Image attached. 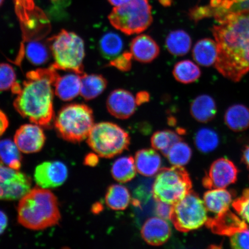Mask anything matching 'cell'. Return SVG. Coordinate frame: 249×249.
Segmentation results:
<instances>
[{"label": "cell", "instance_id": "1", "mask_svg": "<svg viewBox=\"0 0 249 249\" xmlns=\"http://www.w3.org/2000/svg\"><path fill=\"white\" fill-rule=\"evenodd\" d=\"M217 23L212 30L218 51L214 65L224 77L239 82L249 72V11L229 13Z\"/></svg>", "mask_w": 249, "mask_h": 249}, {"label": "cell", "instance_id": "2", "mask_svg": "<svg viewBox=\"0 0 249 249\" xmlns=\"http://www.w3.org/2000/svg\"><path fill=\"white\" fill-rule=\"evenodd\" d=\"M52 67L31 71L22 86L16 83L12 91L17 97L14 107L21 116L40 126H46L54 117L53 89L59 74Z\"/></svg>", "mask_w": 249, "mask_h": 249}, {"label": "cell", "instance_id": "3", "mask_svg": "<svg viewBox=\"0 0 249 249\" xmlns=\"http://www.w3.org/2000/svg\"><path fill=\"white\" fill-rule=\"evenodd\" d=\"M18 218L21 225L37 231L57 225L61 219L57 198L49 190L36 187L20 199Z\"/></svg>", "mask_w": 249, "mask_h": 249}, {"label": "cell", "instance_id": "4", "mask_svg": "<svg viewBox=\"0 0 249 249\" xmlns=\"http://www.w3.org/2000/svg\"><path fill=\"white\" fill-rule=\"evenodd\" d=\"M56 70L71 71L80 75L84 72L83 61L85 57L84 40L76 33L62 30L57 35L48 39Z\"/></svg>", "mask_w": 249, "mask_h": 249}, {"label": "cell", "instance_id": "5", "mask_svg": "<svg viewBox=\"0 0 249 249\" xmlns=\"http://www.w3.org/2000/svg\"><path fill=\"white\" fill-rule=\"evenodd\" d=\"M94 125V116L88 105L73 104L65 106L55 121L58 135L68 142L77 143L85 140Z\"/></svg>", "mask_w": 249, "mask_h": 249}, {"label": "cell", "instance_id": "6", "mask_svg": "<svg viewBox=\"0 0 249 249\" xmlns=\"http://www.w3.org/2000/svg\"><path fill=\"white\" fill-rule=\"evenodd\" d=\"M192 188L188 171L182 166H174L158 171L152 192L156 201L173 205L184 198Z\"/></svg>", "mask_w": 249, "mask_h": 249}, {"label": "cell", "instance_id": "7", "mask_svg": "<svg viewBox=\"0 0 249 249\" xmlns=\"http://www.w3.org/2000/svg\"><path fill=\"white\" fill-rule=\"evenodd\" d=\"M108 18L112 26L128 36L143 32L153 21L149 0H130L114 8Z\"/></svg>", "mask_w": 249, "mask_h": 249}, {"label": "cell", "instance_id": "8", "mask_svg": "<svg viewBox=\"0 0 249 249\" xmlns=\"http://www.w3.org/2000/svg\"><path fill=\"white\" fill-rule=\"evenodd\" d=\"M129 134L118 124L104 122L94 124L87 143L99 157L112 158L126 150L130 144Z\"/></svg>", "mask_w": 249, "mask_h": 249}, {"label": "cell", "instance_id": "9", "mask_svg": "<svg viewBox=\"0 0 249 249\" xmlns=\"http://www.w3.org/2000/svg\"><path fill=\"white\" fill-rule=\"evenodd\" d=\"M204 201L194 191L173 205L170 219L175 228L182 232L200 229L208 219Z\"/></svg>", "mask_w": 249, "mask_h": 249}, {"label": "cell", "instance_id": "10", "mask_svg": "<svg viewBox=\"0 0 249 249\" xmlns=\"http://www.w3.org/2000/svg\"><path fill=\"white\" fill-rule=\"evenodd\" d=\"M31 179L24 173L0 163V199H20L31 190Z\"/></svg>", "mask_w": 249, "mask_h": 249}, {"label": "cell", "instance_id": "11", "mask_svg": "<svg viewBox=\"0 0 249 249\" xmlns=\"http://www.w3.org/2000/svg\"><path fill=\"white\" fill-rule=\"evenodd\" d=\"M238 173L237 167L229 159H218L211 165L202 179V185L210 190L225 189L236 181Z\"/></svg>", "mask_w": 249, "mask_h": 249}, {"label": "cell", "instance_id": "12", "mask_svg": "<svg viewBox=\"0 0 249 249\" xmlns=\"http://www.w3.org/2000/svg\"><path fill=\"white\" fill-rule=\"evenodd\" d=\"M68 175L67 167L61 161H45L36 167L34 179L40 188H55L63 184Z\"/></svg>", "mask_w": 249, "mask_h": 249}, {"label": "cell", "instance_id": "13", "mask_svg": "<svg viewBox=\"0 0 249 249\" xmlns=\"http://www.w3.org/2000/svg\"><path fill=\"white\" fill-rule=\"evenodd\" d=\"M45 141L46 136L41 127L33 123L20 126L14 136L16 145L24 154H33L40 151Z\"/></svg>", "mask_w": 249, "mask_h": 249}, {"label": "cell", "instance_id": "14", "mask_svg": "<svg viewBox=\"0 0 249 249\" xmlns=\"http://www.w3.org/2000/svg\"><path fill=\"white\" fill-rule=\"evenodd\" d=\"M215 234L231 236L248 227L247 222L229 209L208 217L205 224Z\"/></svg>", "mask_w": 249, "mask_h": 249}, {"label": "cell", "instance_id": "15", "mask_svg": "<svg viewBox=\"0 0 249 249\" xmlns=\"http://www.w3.org/2000/svg\"><path fill=\"white\" fill-rule=\"evenodd\" d=\"M137 106L135 96L124 89H114L109 94L107 101L109 113L121 120H126L132 116Z\"/></svg>", "mask_w": 249, "mask_h": 249}, {"label": "cell", "instance_id": "16", "mask_svg": "<svg viewBox=\"0 0 249 249\" xmlns=\"http://www.w3.org/2000/svg\"><path fill=\"white\" fill-rule=\"evenodd\" d=\"M142 238L148 244L159 247L165 244L170 238L171 230L169 224L162 218H149L143 225Z\"/></svg>", "mask_w": 249, "mask_h": 249}, {"label": "cell", "instance_id": "17", "mask_svg": "<svg viewBox=\"0 0 249 249\" xmlns=\"http://www.w3.org/2000/svg\"><path fill=\"white\" fill-rule=\"evenodd\" d=\"M133 58L142 63H149L160 53V46L151 36L141 34L132 40L130 45Z\"/></svg>", "mask_w": 249, "mask_h": 249}, {"label": "cell", "instance_id": "18", "mask_svg": "<svg viewBox=\"0 0 249 249\" xmlns=\"http://www.w3.org/2000/svg\"><path fill=\"white\" fill-rule=\"evenodd\" d=\"M190 112L193 118L198 122L209 123L213 120L217 113L216 102L209 95H198L191 103Z\"/></svg>", "mask_w": 249, "mask_h": 249}, {"label": "cell", "instance_id": "19", "mask_svg": "<svg viewBox=\"0 0 249 249\" xmlns=\"http://www.w3.org/2000/svg\"><path fill=\"white\" fill-rule=\"evenodd\" d=\"M235 194L225 189H211L205 192L203 201L207 211L217 214L229 209Z\"/></svg>", "mask_w": 249, "mask_h": 249}, {"label": "cell", "instance_id": "20", "mask_svg": "<svg viewBox=\"0 0 249 249\" xmlns=\"http://www.w3.org/2000/svg\"><path fill=\"white\" fill-rule=\"evenodd\" d=\"M137 171L142 176L152 177L160 169L161 159L153 149H142L136 152L135 157Z\"/></svg>", "mask_w": 249, "mask_h": 249}, {"label": "cell", "instance_id": "21", "mask_svg": "<svg viewBox=\"0 0 249 249\" xmlns=\"http://www.w3.org/2000/svg\"><path fill=\"white\" fill-rule=\"evenodd\" d=\"M81 77L75 73L58 76L54 83L55 93L63 101H70L80 92Z\"/></svg>", "mask_w": 249, "mask_h": 249}, {"label": "cell", "instance_id": "22", "mask_svg": "<svg viewBox=\"0 0 249 249\" xmlns=\"http://www.w3.org/2000/svg\"><path fill=\"white\" fill-rule=\"evenodd\" d=\"M15 11L24 29L36 26L38 20H46L42 12L36 7L34 0H14Z\"/></svg>", "mask_w": 249, "mask_h": 249}, {"label": "cell", "instance_id": "23", "mask_svg": "<svg viewBox=\"0 0 249 249\" xmlns=\"http://www.w3.org/2000/svg\"><path fill=\"white\" fill-rule=\"evenodd\" d=\"M80 77V93L86 101L97 98L107 88V81L102 74L83 73Z\"/></svg>", "mask_w": 249, "mask_h": 249}, {"label": "cell", "instance_id": "24", "mask_svg": "<svg viewBox=\"0 0 249 249\" xmlns=\"http://www.w3.org/2000/svg\"><path fill=\"white\" fill-rule=\"evenodd\" d=\"M193 58L196 63L208 67L215 64L218 55L215 40L204 38L196 42L192 51Z\"/></svg>", "mask_w": 249, "mask_h": 249}, {"label": "cell", "instance_id": "25", "mask_svg": "<svg viewBox=\"0 0 249 249\" xmlns=\"http://www.w3.org/2000/svg\"><path fill=\"white\" fill-rule=\"evenodd\" d=\"M224 120L227 126L232 131H244L249 127V108L242 104L231 105L227 109Z\"/></svg>", "mask_w": 249, "mask_h": 249}, {"label": "cell", "instance_id": "26", "mask_svg": "<svg viewBox=\"0 0 249 249\" xmlns=\"http://www.w3.org/2000/svg\"><path fill=\"white\" fill-rule=\"evenodd\" d=\"M165 43L171 54L180 57L188 54L191 48L192 39L185 31L176 30L168 34Z\"/></svg>", "mask_w": 249, "mask_h": 249}, {"label": "cell", "instance_id": "27", "mask_svg": "<svg viewBox=\"0 0 249 249\" xmlns=\"http://www.w3.org/2000/svg\"><path fill=\"white\" fill-rule=\"evenodd\" d=\"M105 201L107 207L112 210H124L129 204L130 193L128 189L124 186L112 185L107 190Z\"/></svg>", "mask_w": 249, "mask_h": 249}, {"label": "cell", "instance_id": "28", "mask_svg": "<svg viewBox=\"0 0 249 249\" xmlns=\"http://www.w3.org/2000/svg\"><path fill=\"white\" fill-rule=\"evenodd\" d=\"M135 160L132 157L118 159L112 166L111 173L114 179L121 183L132 180L136 175Z\"/></svg>", "mask_w": 249, "mask_h": 249}, {"label": "cell", "instance_id": "29", "mask_svg": "<svg viewBox=\"0 0 249 249\" xmlns=\"http://www.w3.org/2000/svg\"><path fill=\"white\" fill-rule=\"evenodd\" d=\"M21 151L15 142L9 139L0 140V163L17 170L21 166Z\"/></svg>", "mask_w": 249, "mask_h": 249}, {"label": "cell", "instance_id": "30", "mask_svg": "<svg viewBox=\"0 0 249 249\" xmlns=\"http://www.w3.org/2000/svg\"><path fill=\"white\" fill-rule=\"evenodd\" d=\"M173 74L178 82L191 84L199 79L201 75V71L195 62L186 60L177 62L173 68Z\"/></svg>", "mask_w": 249, "mask_h": 249}, {"label": "cell", "instance_id": "31", "mask_svg": "<svg viewBox=\"0 0 249 249\" xmlns=\"http://www.w3.org/2000/svg\"><path fill=\"white\" fill-rule=\"evenodd\" d=\"M124 48L123 39L118 34L108 32L102 36L99 42V49L103 57L112 60L119 55Z\"/></svg>", "mask_w": 249, "mask_h": 249}, {"label": "cell", "instance_id": "32", "mask_svg": "<svg viewBox=\"0 0 249 249\" xmlns=\"http://www.w3.org/2000/svg\"><path fill=\"white\" fill-rule=\"evenodd\" d=\"M195 144L199 151L204 154L210 153L216 149L220 143L219 135L210 127H202L195 136Z\"/></svg>", "mask_w": 249, "mask_h": 249}, {"label": "cell", "instance_id": "33", "mask_svg": "<svg viewBox=\"0 0 249 249\" xmlns=\"http://www.w3.org/2000/svg\"><path fill=\"white\" fill-rule=\"evenodd\" d=\"M178 134L170 130H160L155 132L151 139L152 148L160 151L166 157L171 147L176 142L183 140Z\"/></svg>", "mask_w": 249, "mask_h": 249}, {"label": "cell", "instance_id": "34", "mask_svg": "<svg viewBox=\"0 0 249 249\" xmlns=\"http://www.w3.org/2000/svg\"><path fill=\"white\" fill-rule=\"evenodd\" d=\"M192 156L191 148L181 140L171 147L166 157L173 166H183L189 163Z\"/></svg>", "mask_w": 249, "mask_h": 249}, {"label": "cell", "instance_id": "35", "mask_svg": "<svg viewBox=\"0 0 249 249\" xmlns=\"http://www.w3.org/2000/svg\"><path fill=\"white\" fill-rule=\"evenodd\" d=\"M25 52L28 60L34 65L44 64L49 60L48 49L44 44L37 40H33L28 43Z\"/></svg>", "mask_w": 249, "mask_h": 249}, {"label": "cell", "instance_id": "36", "mask_svg": "<svg viewBox=\"0 0 249 249\" xmlns=\"http://www.w3.org/2000/svg\"><path fill=\"white\" fill-rule=\"evenodd\" d=\"M232 207L238 215L249 224V188L244 190L241 195L233 200Z\"/></svg>", "mask_w": 249, "mask_h": 249}, {"label": "cell", "instance_id": "37", "mask_svg": "<svg viewBox=\"0 0 249 249\" xmlns=\"http://www.w3.org/2000/svg\"><path fill=\"white\" fill-rule=\"evenodd\" d=\"M16 80V73L13 67L8 64H0V91L12 89L17 83Z\"/></svg>", "mask_w": 249, "mask_h": 249}, {"label": "cell", "instance_id": "38", "mask_svg": "<svg viewBox=\"0 0 249 249\" xmlns=\"http://www.w3.org/2000/svg\"><path fill=\"white\" fill-rule=\"evenodd\" d=\"M132 58L131 53L124 52L116 57L112 59L108 65V66L116 68L120 71H127L131 70Z\"/></svg>", "mask_w": 249, "mask_h": 249}, {"label": "cell", "instance_id": "39", "mask_svg": "<svg viewBox=\"0 0 249 249\" xmlns=\"http://www.w3.org/2000/svg\"><path fill=\"white\" fill-rule=\"evenodd\" d=\"M232 249H249V227L230 236Z\"/></svg>", "mask_w": 249, "mask_h": 249}, {"label": "cell", "instance_id": "40", "mask_svg": "<svg viewBox=\"0 0 249 249\" xmlns=\"http://www.w3.org/2000/svg\"><path fill=\"white\" fill-rule=\"evenodd\" d=\"M213 9L210 5L196 7L189 12L190 18L196 23L202 18L213 17Z\"/></svg>", "mask_w": 249, "mask_h": 249}, {"label": "cell", "instance_id": "41", "mask_svg": "<svg viewBox=\"0 0 249 249\" xmlns=\"http://www.w3.org/2000/svg\"><path fill=\"white\" fill-rule=\"evenodd\" d=\"M172 207L173 205L164 203L162 202H158L155 208V213L158 217L165 220L169 219Z\"/></svg>", "mask_w": 249, "mask_h": 249}, {"label": "cell", "instance_id": "42", "mask_svg": "<svg viewBox=\"0 0 249 249\" xmlns=\"http://www.w3.org/2000/svg\"><path fill=\"white\" fill-rule=\"evenodd\" d=\"M246 11H249V0H242L240 2L233 3L229 9V13Z\"/></svg>", "mask_w": 249, "mask_h": 249}, {"label": "cell", "instance_id": "43", "mask_svg": "<svg viewBox=\"0 0 249 249\" xmlns=\"http://www.w3.org/2000/svg\"><path fill=\"white\" fill-rule=\"evenodd\" d=\"M99 162V158L97 154L93 153H90L87 155L85 157V160H84V163L86 166H96Z\"/></svg>", "mask_w": 249, "mask_h": 249}, {"label": "cell", "instance_id": "44", "mask_svg": "<svg viewBox=\"0 0 249 249\" xmlns=\"http://www.w3.org/2000/svg\"><path fill=\"white\" fill-rule=\"evenodd\" d=\"M135 98L137 105L140 106L149 102L150 95L147 92L141 91L137 93Z\"/></svg>", "mask_w": 249, "mask_h": 249}, {"label": "cell", "instance_id": "45", "mask_svg": "<svg viewBox=\"0 0 249 249\" xmlns=\"http://www.w3.org/2000/svg\"><path fill=\"white\" fill-rule=\"evenodd\" d=\"M8 125L9 121L7 117L1 110H0V136L4 134L8 128Z\"/></svg>", "mask_w": 249, "mask_h": 249}, {"label": "cell", "instance_id": "46", "mask_svg": "<svg viewBox=\"0 0 249 249\" xmlns=\"http://www.w3.org/2000/svg\"><path fill=\"white\" fill-rule=\"evenodd\" d=\"M8 225V218L5 213L0 211V235L2 234L7 228Z\"/></svg>", "mask_w": 249, "mask_h": 249}, {"label": "cell", "instance_id": "47", "mask_svg": "<svg viewBox=\"0 0 249 249\" xmlns=\"http://www.w3.org/2000/svg\"><path fill=\"white\" fill-rule=\"evenodd\" d=\"M241 160L249 170V144L246 145L243 149Z\"/></svg>", "mask_w": 249, "mask_h": 249}, {"label": "cell", "instance_id": "48", "mask_svg": "<svg viewBox=\"0 0 249 249\" xmlns=\"http://www.w3.org/2000/svg\"><path fill=\"white\" fill-rule=\"evenodd\" d=\"M130 0H108V1L110 3L111 5L115 6V7H118L126 4Z\"/></svg>", "mask_w": 249, "mask_h": 249}, {"label": "cell", "instance_id": "49", "mask_svg": "<svg viewBox=\"0 0 249 249\" xmlns=\"http://www.w3.org/2000/svg\"><path fill=\"white\" fill-rule=\"evenodd\" d=\"M99 204H96L95 205H93L92 208L93 213H98L99 212H101L102 210V205H100L98 206Z\"/></svg>", "mask_w": 249, "mask_h": 249}, {"label": "cell", "instance_id": "50", "mask_svg": "<svg viewBox=\"0 0 249 249\" xmlns=\"http://www.w3.org/2000/svg\"><path fill=\"white\" fill-rule=\"evenodd\" d=\"M4 0H0V7L3 4V2H4Z\"/></svg>", "mask_w": 249, "mask_h": 249}]
</instances>
